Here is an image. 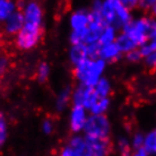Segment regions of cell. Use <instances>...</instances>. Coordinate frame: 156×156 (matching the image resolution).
Instances as JSON below:
<instances>
[{
  "label": "cell",
  "mask_w": 156,
  "mask_h": 156,
  "mask_svg": "<svg viewBox=\"0 0 156 156\" xmlns=\"http://www.w3.org/2000/svg\"><path fill=\"white\" fill-rule=\"evenodd\" d=\"M123 32L133 40L138 48L145 45L148 41L149 35L156 30V20L153 17H140L131 20L122 27Z\"/></svg>",
  "instance_id": "6da1fadb"
},
{
  "label": "cell",
  "mask_w": 156,
  "mask_h": 156,
  "mask_svg": "<svg viewBox=\"0 0 156 156\" xmlns=\"http://www.w3.org/2000/svg\"><path fill=\"white\" fill-rule=\"evenodd\" d=\"M85 137L94 139H109L110 122L105 115H90L87 118L85 128Z\"/></svg>",
  "instance_id": "7a4b0ae2"
},
{
  "label": "cell",
  "mask_w": 156,
  "mask_h": 156,
  "mask_svg": "<svg viewBox=\"0 0 156 156\" xmlns=\"http://www.w3.org/2000/svg\"><path fill=\"white\" fill-rule=\"evenodd\" d=\"M41 36H42L41 27L24 24V27L16 36V45L20 50H30L40 42Z\"/></svg>",
  "instance_id": "3957f363"
},
{
  "label": "cell",
  "mask_w": 156,
  "mask_h": 156,
  "mask_svg": "<svg viewBox=\"0 0 156 156\" xmlns=\"http://www.w3.org/2000/svg\"><path fill=\"white\" fill-rule=\"evenodd\" d=\"M98 96L95 93L94 87H88L80 84L73 94V102L74 106H82L84 109L90 110L92 106L96 103Z\"/></svg>",
  "instance_id": "277c9868"
},
{
  "label": "cell",
  "mask_w": 156,
  "mask_h": 156,
  "mask_svg": "<svg viewBox=\"0 0 156 156\" xmlns=\"http://www.w3.org/2000/svg\"><path fill=\"white\" fill-rule=\"evenodd\" d=\"M24 22L25 25H31V26H36L41 27L43 18L42 8L37 2H28L25 8H24Z\"/></svg>",
  "instance_id": "5b68a950"
},
{
  "label": "cell",
  "mask_w": 156,
  "mask_h": 156,
  "mask_svg": "<svg viewBox=\"0 0 156 156\" xmlns=\"http://www.w3.org/2000/svg\"><path fill=\"white\" fill-rule=\"evenodd\" d=\"M90 147V156H108L111 151V143L109 139H94L85 137Z\"/></svg>",
  "instance_id": "8992f818"
},
{
  "label": "cell",
  "mask_w": 156,
  "mask_h": 156,
  "mask_svg": "<svg viewBox=\"0 0 156 156\" xmlns=\"http://www.w3.org/2000/svg\"><path fill=\"white\" fill-rule=\"evenodd\" d=\"M87 121L86 110L82 106H74L70 114V128L74 133L84 130Z\"/></svg>",
  "instance_id": "52a82bcc"
},
{
  "label": "cell",
  "mask_w": 156,
  "mask_h": 156,
  "mask_svg": "<svg viewBox=\"0 0 156 156\" xmlns=\"http://www.w3.org/2000/svg\"><path fill=\"white\" fill-rule=\"evenodd\" d=\"M24 15L22 12H12V15L5 20V32L8 34H18L20 30L24 27Z\"/></svg>",
  "instance_id": "ba28073f"
},
{
  "label": "cell",
  "mask_w": 156,
  "mask_h": 156,
  "mask_svg": "<svg viewBox=\"0 0 156 156\" xmlns=\"http://www.w3.org/2000/svg\"><path fill=\"white\" fill-rule=\"evenodd\" d=\"M101 15L106 26H113V27L117 25L119 26L115 7H114V0H108L102 2Z\"/></svg>",
  "instance_id": "9c48e42d"
},
{
  "label": "cell",
  "mask_w": 156,
  "mask_h": 156,
  "mask_svg": "<svg viewBox=\"0 0 156 156\" xmlns=\"http://www.w3.org/2000/svg\"><path fill=\"white\" fill-rule=\"evenodd\" d=\"M69 148L73 153V156H90V147L87 145L85 137H73L69 143Z\"/></svg>",
  "instance_id": "30bf717a"
},
{
  "label": "cell",
  "mask_w": 156,
  "mask_h": 156,
  "mask_svg": "<svg viewBox=\"0 0 156 156\" xmlns=\"http://www.w3.org/2000/svg\"><path fill=\"white\" fill-rule=\"evenodd\" d=\"M90 24V12L78 10L71 15L70 25L73 31H83L88 28Z\"/></svg>",
  "instance_id": "8fae6325"
},
{
  "label": "cell",
  "mask_w": 156,
  "mask_h": 156,
  "mask_svg": "<svg viewBox=\"0 0 156 156\" xmlns=\"http://www.w3.org/2000/svg\"><path fill=\"white\" fill-rule=\"evenodd\" d=\"M69 58L70 61L75 65V67L78 66L79 63L84 62L85 60L88 59V48L87 44L82 43V44H76L73 45L69 52Z\"/></svg>",
  "instance_id": "7c38bea8"
},
{
  "label": "cell",
  "mask_w": 156,
  "mask_h": 156,
  "mask_svg": "<svg viewBox=\"0 0 156 156\" xmlns=\"http://www.w3.org/2000/svg\"><path fill=\"white\" fill-rule=\"evenodd\" d=\"M114 7H115V12H117V18L119 26L122 25V27L129 22H131V12L128 8H126L121 1L114 0Z\"/></svg>",
  "instance_id": "4fadbf2b"
},
{
  "label": "cell",
  "mask_w": 156,
  "mask_h": 156,
  "mask_svg": "<svg viewBox=\"0 0 156 156\" xmlns=\"http://www.w3.org/2000/svg\"><path fill=\"white\" fill-rule=\"evenodd\" d=\"M114 43H115L117 47L119 48L120 52H125L126 55H127L128 52H130V51L135 50V49H138V47L133 43V40L130 39L127 34H125V33H122V34H120V35L118 36Z\"/></svg>",
  "instance_id": "5bb4252c"
},
{
  "label": "cell",
  "mask_w": 156,
  "mask_h": 156,
  "mask_svg": "<svg viewBox=\"0 0 156 156\" xmlns=\"http://www.w3.org/2000/svg\"><path fill=\"white\" fill-rule=\"evenodd\" d=\"M120 50L119 48L117 47L115 43H112V44H108V45H103L101 48V55H100V59L102 60H109V61H112V60H117L119 57H120Z\"/></svg>",
  "instance_id": "9a60e30c"
},
{
  "label": "cell",
  "mask_w": 156,
  "mask_h": 156,
  "mask_svg": "<svg viewBox=\"0 0 156 156\" xmlns=\"http://www.w3.org/2000/svg\"><path fill=\"white\" fill-rule=\"evenodd\" d=\"M115 28L113 26H105L101 34V37L98 40V44L103 45H108V44H112L115 42Z\"/></svg>",
  "instance_id": "2e32d148"
},
{
  "label": "cell",
  "mask_w": 156,
  "mask_h": 156,
  "mask_svg": "<svg viewBox=\"0 0 156 156\" xmlns=\"http://www.w3.org/2000/svg\"><path fill=\"white\" fill-rule=\"evenodd\" d=\"M94 90H95V93L98 96V98H108L110 90H111L109 80L105 79V78H101L98 84L95 85Z\"/></svg>",
  "instance_id": "e0dca14e"
},
{
  "label": "cell",
  "mask_w": 156,
  "mask_h": 156,
  "mask_svg": "<svg viewBox=\"0 0 156 156\" xmlns=\"http://www.w3.org/2000/svg\"><path fill=\"white\" fill-rule=\"evenodd\" d=\"M16 6L12 1L0 0V20H6L12 15V12H16Z\"/></svg>",
  "instance_id": "ac0fdd59"
},
{
  "label": "cell",
  "mask_w": 156,
  "mask_h": 156,
  "mask_svg": "<svg viewBox=\"0 0 156 156\" xmlns=\"http://www.w3.org/2000/svg\"><path fill=\"white\" fill-rule=\"evenodd\" d=\"M139 51H140L143 58L146 57V55H148L149 53L154 52V51H156V30L149 35L147 43L139 48Z\"/></svg>",
  "instance_id": "d6986e66"
},
{
  "label": "cell",
  "mask_w": 156,
  "mask_h": 156,
  "mask_svg": "<svg viewBox=\"0 0 156 156\" xmlns=\"http://www.w3.org/2000/svg\"><path fill=\"white\" fill-rule=\"evenodd\" d=\"M109 98H98L96 103L92 106L90 112H92L93 115H104V113H105L108 108H109Z\"/></svg>",
  "instance_id": "ffe728a7"
},
{
  "label": "cell",
  "mask_w": 156,
  "mask_h": 156,
  "mask_svg": "<svg viewBox=\"0 0 156 156\" xmlns=\"http://www.w3.org/2000/svg\"><path fill=\"white\" fill-rule=\"evenodd\" d=\"M144 148L148 153L156 154V129L152 130L145 136V144Z\"/></svg>",
  "instance_id": "44dd1931"
},
{
  "label": "cell",
  "mask_w": 156,
  "mask_h": 156,
  "mask_svg": "<svg viewBox=\"0 0 156 156\" xmlns=\"http://www.w3.org/2000/svg\"><path fill=\"white\" fill-rule=\"evenodd\" d=\"M87 33H88V28L83 30V31H73L70 35V41L73 43V45L85 43L86 37H87Z\"/></svg>",
  "instance_id": "7402d4cb"
},
{
  "label": "cell",
  "mask_w": 156,
  "mask_h": 156,
  "mask_svg": "<svg viewBox=\"0 0 156 156\" xmlns=\"http://www.w3.org/2000/svg\"><path fill=\"white\" fill-rule=\"evenodd\" d=\"M87 48H88V59H90V60H98V59H100L102 48L101 44L94 43V44L87 45Z\"/></svg>",
  "instance_id": "603a6c76"
},
{
  "label": "cell",
  "mask_w": 156,
  "mask_h": 156,
  "mask_svg": "<svg viewBox=\"0 0 156 156\" xmlns=\"http://www.w3.org/2000/svg\"><path fill=\"white\" fill-rule=\"evenodd\" d=\"M50 73V68L47 63H41L37 69V79L40 82H45Z\"/></svg>",
  "instance_id": "cb8c5ba5"
},
{
  "label": "cell",
  "mask_w": 156,
  "mask_h": 156,
  "mask_svg": "<svg viewBox=\"0 0 156 156\" xmlns=\"http://www.w3.org/2000/svg\"><path fill=\"white\" fill-rule=\"evenodd\" d=\"M119 149H120L121 156H133L130 145H129V143L127 141V139L121 138L120 141H119Z\"/></svg>",
  "instance_id": "d4e9b609"
},
{
  "label": "cell",
  "mask_w": 156,
  "mask_h": 156,
  "mask_svg": "<svg viewBox=\"0 0 156 156\" xmlns=\"http://www.w3.org/2000/svg\"><path fill=\"white\" fill-rule=\"evenodd\" d=\"M144 144H145V136L144 135H141V133H136V135L133 136V143H131L133 148L136 149V151L144 148Z\"/></svg>",
  "instance_id": "484cf974"
},
{
  "label": "cell",
  "mask_w": 156,
  "mask_h": 156,
  "mask_svg": "<svg viewBox=\"0 0 156 156\" xmlns=\"http://www.w3.org/2000/svg\"><path fill=\"white\" fill-rule=\"evenodd\" d=\"M6 137H7V125L4 115L0 114V146L6 140Z\"/></svg>",
  "instance_id": "4316f807"
},
{
  "label": "cell",
  "mask_w": 156,
  "mask_h": 156,
  "mask_svg": "<svg viewBox=\"0 0 156 156\" xmlns=\"http://www.w3.org/2000/svg\"><path fill=\"white\" fill-rule=\"evenodd\" d=\"M144 60L146 66L148 67L149 69L156 70V51H154L152 53H149L148 55L144 57Z\"/></svg>",
  "instance_id": "83f0119b"
},
{
  "label": "cell",
  "mask_w": 156,
  "mask_h": 156,
  "mask_svg": "<svg viewBox=\"0 0 156 156\" xmlns=\"http://www.w3.org/2000/svg\"><path fill=\"white\" fill-rule=\"evenodd\" d=\"M126 57H127V59L130 62H138V61H140L141 59H143V55H141L139 49H135V50L128 52L126 55Z\"/></svg>",
  "instance_id": "f1b7e54d"
},
{
  "label": "cell",
  "mask_w": 156,
  "mask_h": 156,
  "mask_svg": "<svg viewBox=\"0 0 156 156\" xmlns=\"http://www.w3.org/2000/svg\"><path fill=\"white\" fill-rule=\"evenodd\" d=\"M8 69V59L0 57V75H4Z\"/></svg>",
  "instance_id": "f546056e"
},
{
  "label": "cell",
  "mask_w": 156,
  "mask_h": 156,
  "mask_svg": "<svg viewBox=\"0 0 156 156\" xmlns=\"http://www.w3.org/2000/svg\"><path fill=\"white\" fill-rule=\"evenodd\" d=\"M154 5V1L153 0H144V1H138V6L143 9H146V10H151V8L153 7Z\"/></svg>",
  "instance_id": "4dcf8cb0"
},
{
  "label": "cell",
  "mask_w": 156,
  "mask_h": 156,
  "mask_svg": "<svg viewBox=\"0 0 156 156\" xmlns=\"http://www.w3.org/2000/svg\"><path fill=\"white\" fill-rule=\"evenodd\" d=\"M42 129L43 131L45 133H50L52 131V129H53V125H52V122L49 120H44L42 123Z\"/></svg>",
  "instance_id": "1f68e13d"
},
{
  "label": "cell",
  "mask_w": 156,
  "mask_h": 156,
  "mask_svg": "<svg viewBox=\"0 0 156 156\" xmlns=\"http://www.w3.org/2000/svg\"><path fill=\"white\" fill-rule=\"evenodd\" d=\"M121 2H122V5H123L126 8H128L129 10H131L133 8L138 6V1H136V0H123V1H121Z\"/></svg>",
  "instance_id": "d6a6232c"
},
{
  "label": "cell",
  "mask_w": 156,
  "mask_h": 156,
  "mask_svg": "<svg viewBox=\"0 0 156 156\" xmlns=\"http://www.w3.org/2000/svg\"><path fill=\"white\" fill-rule=\"evenodd\" d=\"M67 98H69V93H68V90H66L65 93L60 95V98H59V100H58V105H59V108H61V106H65Z\"/></svg>",
  "instance_id": "836d02e7"
},
{
  "label": "cell",
  "mask_w": 156,
  "mask_h": 156,
  "mask_svg": "<svg viewBox=\"0 0 156 156\" xmlns=\"http://www.w3.org/2000/svg\"><path fill=\"white\" fill-rule=\"evenodd\" d=\"M133 156H149V153L145 148H141V149L136 151V152L133 154Z\"/></svg>",
  "instance_id": "e575fe53"
},
{
  "label": "cell",
  "mask_w": 156,
  "mask_h": 156,
  "mask_svg": "<svg viewBox=\"0 0 156 156\" xmlns=\"http://www.w3.org/2000/svg\"><path fill=\"white\" fill-rule=\"evenodd\" d=\"M60 156H73V153H71V151H70L69 147H67V148H65L62 152H61Z\"/></svg>",
  "instance_id": "d590c367"
},
{
  "label": "cell",
  "mask_w": 156,
  "mask_h": 156,
  "mask_svg": "<svg viewBox=\"0 0 156 156\" xmlns=\"http://www.w3.org/2000/svg\"><path fill=\"white\" fill-rule=\"evenodd\" d=\"M151 12H152V17L156 20V1H154L153 7L151 8Z\"/></svg>",
  "instance_id": "8d00e7d4"
},
{
  "label": "cell",
  "mask_w": 156,
  "mask_h": 156,
  "mask_svg": "<svg viewBox=\"0 0 156 156\" xmlns=\"http://www.w3.org/2000/svg\"><path fill=\"white\" fill-rule=\"evenodd\" d=\"M2 42V33H1V32H0V43Z\"/></svg>",
  "instance_id": "74e56055"
}]
</instances>
